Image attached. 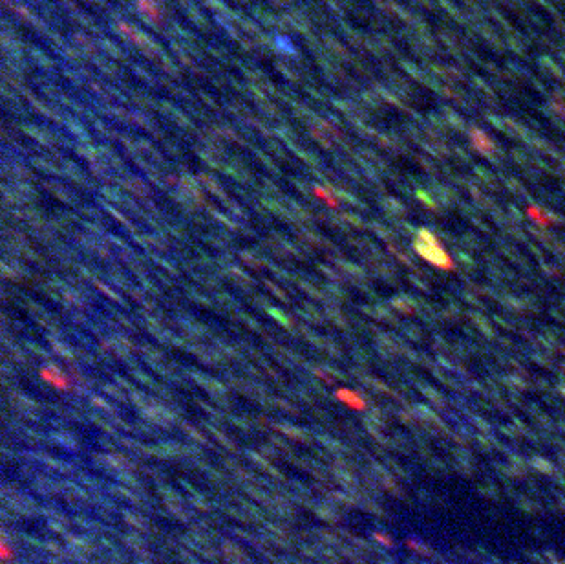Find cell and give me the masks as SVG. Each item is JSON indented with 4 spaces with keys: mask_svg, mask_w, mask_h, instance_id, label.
Here are the masks:
<instances>
[{
    "mask_svg": "<svg viewBox=\"0 0 565 564\" xmlns=\"http://www.w3.org/2000/svg\"><path fill=\"white\" fill-rule=\"evenodd\" d=\"M137 4H139V10H141V13L148 15L152 23H156V21H158V19H159V8L156 6L154 2H150V0H139Z\"/></svg>",
    "mask_w": 565,
    "mask_h": 564,
    "instance_id": "obj_1",
    "label": "cell"
}]
</instances>
